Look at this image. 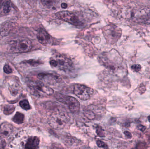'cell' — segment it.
<instances>
[{
  "label": "cell",
  "mask_w": 150,
  "mask_h": 149,
  "mask_svg": "<svg viewBox=\"0 0 150 149\" xmlns=\"http://www.w3.org/2000/svg\"><path fill=\"white\" fill-rule=\"evenodd\" d=\"M84 115L87 118L89 119L90 120H92L95 117L94 113L91 111H89V110L85 111L84 112Z\"/></svg>",
  "instance_id": "cell-21"
},
{
  "label": "cell",
  "mask_w": 150,
  "mask_h": 149,
  "mask_svg": "<svg viewBox=\"0 0 150 149\" xmlns=\"http://www.w3.org/2000/svg\"><path fill=\"white\" fill-rule=\"evenodd\" d=\"M30 87L34 95L39 97H47L54 94L52 88L41 81L31 82Z\"/></svg>",
  "instance_id": "cell-1"
},
{
  "label": "cell",
  "mask_w": 150,
  "mask_h": 149,
  "mask_svg": "<svg viewBox=\"0 0 150 149\" xmlns=\"http://www.w3.org/2000/svg\"><path fill=\"white\" fill-rule=\"evenodd\" d=\"M138 129L141 131L142 132H144L146 129V127L144 126H143V125H140L138 126Z\"/></svg>",
  "instance_id": "cell-27"
},
{
  "label": "cell",
  "mask_w": 150,
  "mask_h": 149,
  "mask_svg": "<svg viewBox=\"0 0 150 149\" xmlns=\"http://www.w3.org/2000/svg\"><path fill=\"white\" fill-rule=\"evenodd\" d=\"M69 117L62 113H55L49 118V123L52 128L56 129H63L69 122Z\"/></svg>",
  "instance_id": "cell-5"
},
{
  "label": "cell",
  "mask_w": 150,
  "mask_h": 149,
  "mask_svg": "<svg viewBox=\"0 0 150 149\" xmlns=\"http://www.w3.org/2000/svg\"><path fill=\"white\" fill-rule=\"evenodd\" d=\"M40 143V139L37 136H31L26 140L24 148L26 149H37Z\"/></svg>",
  "instance_id": "cell-12"
},
{
  "label": "cell",
  "mask_w": 150,
  "mask_h": 149,
  "mask_svg": "<svg viewBox=\"0 0 150 149\" xmlns=\"http://www.w3.org/2000/svg\"><path fill=\"white\" fill-rule=\"evenodd\" d=\"M50 64L53 68L63 71H68L72 68V63L69 59L61 55H58L52 58Z\"/></svg>",
  "instance_id": "cell-2"
},
{
  "label": "cell",
  "mask_w": 150,
  "mask_h": 149,
  "mask_svg": "<svg viewBox=\"0 0 150 149\" xmlns=\"http://www.w3.org/2000/svg\"><path fill=\"white\" fill-rule=\"evenodd\" d=\"M24 63L29 64L30 66H38L41 64V62L39 60H27L23 62Z\"/></svg>",
  "instance_id": "cell-19"
},
{
  "label": "cell",
  "mask_w": 150,
  "mask_h": 149,
  "mask_svg": "<svg viewBox=\"0 0 150 149\" xmlns=\"http://www.w3.org/2000/svg\"></svg>",
  "instance_id": "cell-31"
},
{
  "label": "cell",
  "mask_w": 150,
  "mask_h": 149,
  "mask_svg": "<svg viewBox=\"0 0 150 149\" xmlns=\"http://www.w3.org/2000/svg\"><path fill=\"white\" fill-rule=\"evenodd\" d=\"M148 121L150 122V115H149L148 117Z\"/></svg>",
  "instance_id": "cell-29"
},
{
  "label": "cell",
  "mask_w": 150,
  "mask_h": 149,
  "mask_svg": "<svg viewBox=\"0 0 150 149\" xmlns=\"http://www.w3.org/2000/svg\"><path fill=\"white\" fill-rule=\"evenodd\" d=\"M12 9V5L10 1L8 0L6 1L5 2L4 4L3 5V12L5 14H8L9 13Z\"/></svg>",
  "instance_id": "cell-17"
},
{
  "label": "cell",
  "mask_w": 150,
  "mask_h": 149,
  "mask_svg": "<svg viewBox=\"0 0 150 149\" xmlns=\"http://www.w3.org/2000/svg\"><path fill=\"white\" fill-rule=\"evenodd\" d=\"M38 78L45 83L50 85H54L58 83L61 80V78L58 75L52 73H42L38 74Z\"/></svg>",
  "instance_id": "cell-9"
},
{
  "label": "cell",
  "mask_w": 150,
  "mask_h": 149,
  "mask_svg": "<svg viewBox=\"0 0 150 149\" xmlns=\"http://www.w3.org/2000/svg\"><path fill=\"white\" fill-rule=\"evenodd\" d=\"M3 70H4V72H5V73L8 74H10L12 72V70L11 67L8 64H6L4 66Z\"/></svg>",
  "instance_id": "cell-22"
},
{
  "label": "cell",
  "mask_w": 150,
  "mask_h": 149,
  "mask_svg": "<svg viewBox=\"0 0 150 149\" xmlns=\"http://www.w3.org/2000/svg\"><path fill=\"white\" fill-rule=\"evenodd\" d=\"M61 6L62 9H66L68 7V5L66 3H62L61 4Z\"/></svg>",
  "instance_id": "cell-28"
},
{
  "label": "cell",
  "mask_w": 150,
  "mask_h": 149,
  "mask_svg": "<svg viewBox=\"0 0 150 149\" xmlns=\"http://www.w3.org/2000/svg\"><path fill=\"white\" fill-rule=\"evenodd\" d=\"M13 28V23L9 22H5L2 24L0 27V34L3 37L8 36L12 32Z\"/></svg>",
  "instance_id": "cell-11"
},
{
  "label": "cell",
  "mask_w": 150,
  "mask_h": 149,
  "mask_svg": "<svg viewBox=\"0 0 150 149\" xmlns=\"http://www.w3.org/2000/svg\"><path fill=\"white\" fill-rule=\"evenodd\" d=\"M24 118L25 116L23 114L19 112H17L12 119L15 123L20 124L24 122Z\"/></svg>",
  "instance_id": "cell-15"
},
{
  "label": "cell",
  "mask_w": 150,
  "mask_h": 149,
  "mask_svg": "<svg viewBox=\"0 0 150 149\" xmlns=\"http://www.w3.org/2000/svg\"><path fill=\"white\" fill-rule=\"evenodd\" d=\"M14 127L8 123H4L0 126V136L3 138H7L11 135Z\"/></svg>",
  "instance_id": "cell-10"
},
{
  "label": "cell",
  "mask_w": 150,
  "mask_h": 149,
  "mask_svg": "<svg viewBox=\"0 0 150 149\" xmlns=\"http://www.w3.org/2000/svg\"><path fill=\"white\" fill-rule=\"evenodd\" d=\"M10 50L14 53H24L30 51L32 48L31 42L27 39H20L10 43Z\"/></svg>",
  "instance_id": "cell-3"
},
{
  "label": "cell",
  "mask_w": 150,
  "mask_h": 149,
  "mask_svg": "<svg viewBox=\"0 0 150 149\" xmlns=\"http://www.w3.org/2000/svg\"><path fill=\"white\" fill-rule=\"evenodd\" d=\"M37 38L40 43L44 45H47L50 42L51 37L47 32L41 29L38 33Z\"/></svg>",
  "instance_id": "cell-13"
},
{
  "label": "cell",
  "mask_w": 150,
  "mask_h": 149,
  "mask_svg": "<svg viewBox=\"0 0 150 149\" xmlns=\"http://www.w3.org/2000/svg\"><path fill=\"white\" fill-rule=\"evenodd\" d=\"M2 0H0V7H1V4H2Z\"/></svg>",
  "instance_id": "cell-30"
},
{
  "label": "cell",
  "mask_w": 150,
  "mask_h": 149,
  "mask_svg": "<svg viewBox=\"0 0 150 149\" xmlns=\"http://www.w3.org/2000/svg\"><path fill=\"white\" fill-rule=\"evenodd\" d=\"M15 110V107L13 105H6L3 108V112L5 115H9L11 114Z\"/></svg>",
  "instance_id": "cell-16"
},
{
  "label": "cell",
  "mask_w": 150,
  "mask_h": 149,
  "mask_svg": "<svg viewBox=\"0 0 150 149\" xmlns=\"http://www.w3.org/2000/svg\"><path fill=\"white\" fill-rule=\"evenodd\" d=\"M43 5L49 7L52 6L56 2V0H41Z\"/></svg>",
  "instance_id": "cell-20"
},
{
  "label": "cell",
  "mask_w": 150,
  "mask_h": 149,
  "mask_svg": "<svg viewBox=\"0 0 150 149\" xmlns=\"http://www.w3.org/2000/svg\"><path fill=\"white\" fill-rule=\"evenodd\" d=\"M9 88L11 95L13 97H17L20 94V87L18 83H14L10 84Z\"/></svg>",
  "instance_id": "cell-14"
},
{
  "label": "cell",
  "mask_w": 150,
  "mask_h": 149,
  "mask_svg": "<svg viewBox=\"0 0 150 149\" xmlns=\"http://www.w3.org/2000/svg\"><path fill=\"white\" fill-rule=\"evenodd\" d=\"M97 133L101 137H103L104 136L103 130L100 127H98V128H97Z\"/></svg>",
  "instance_id": "cell-25"
},
{
  "label": "cell",
  "mask_w": 150,
  "mask_h": 149,
  "mask_svg": "<svg viewBox=\"0 0 150 149\" xmlns=\"http://www.w3.org/2000/svg\"><path fill=\"white\" fill-rule=\"evenodd\" d=\"M58 19L71 24L74 26H81L83 23L79 18L74 13L68 11L58 12L55 14Z\"/></svg>",
  "instance_id": "cell-8"
},
{
  "label": "cell",
  "mask_w": 150,
  "mask_h": 149,
  "mask_svg": "<svg viewBox=\"0 0 150 149\" xmlns=\"http://www.w3.org/2000/svg\"><path fill=\"white\" fill-rule=\"evenodd\" d=\"M104 35L110 43H115L121 36V30L115 25H109L103 29Z\"/></svg>",
  "instance_id": "cell-6"
},
{
  "label": "cell",
  "mask_w": 150,
  "mask_h": 149,
  "mask_svg": "<svg viewBox=\"0 0 150 149\" xmlns=\"http://www.w3.org/2000/svg\"><path fill=\"white\" fill-rule=\"evenodd\" d=\"M132 69L134 71L136 72H138L141 69V66L140 64H135L132 66Z\"/></svg>",
  "instance_id": "cell-24"
},
{
  "label": "cell",
  "mask_w": 150,
  "mask_h": 149,
  "mask_svg": "<svg viewBox=\"0 0 150 149\" xmlns=\"http://www.w3.org/2000/svg\"><path fill=\"white\" fill-rule=\"evenodd\" d=\"M124 134L125 136H127V137L129 138V139H131L132 138V135L131 134V133L127 131H125L124 132Z\"/></svg>",
  "instance_id": "cell-26"
},
{
  "label": "cell",
  "mask_w": 150,
  "mask_h": 149,
  "mask_svg": "<svg viewBox=\"0 0 150 149\" xmlns=\"http://www.w3.org/2000/svg\"><path fill=\"white\" fill-rule=\"evenodd\" d=\"M73 92L80 99L82 100H87L92 95L93 90L83 84H77L74 87Z\"/></svg>",
  "instance_id": "cell-7"
},
{
  "label": "cell",
  "mask_w": 150,
  "mask_h": 149,
  "mask_svg": "<svg viewBox=\"0 0 150 149\" xmlns=\"http://www.w3.org/2000/svg\"><path fill=\"white\" fill-rule=\"evenodd\" d=\"M55 96L58 101L66 104L69 107L71 112L73 113H77L79 111L80 104L77 99L74 97L64 95L58 93L55 94Z\"/></svg>",
  "instance_id": "cell-4"
},
{
  "label": "cell",
  "mask_w": 150,
  "mask_h": 149,
  "mask_svg": "<svg viewBox=\"0 0 150 149\" xmlns=\"http://www.w3.org/2000/svg\"><path fill=\"white\" fill-rule=\"evenodd\" d=\"M97 144L99 147L103 148H108L107 144L101 140L97 141Z\"/></svg>",
  "instance_id": "cell-23"
},
{
  "label": "cell",
  "mask_w": 150,
  "mask_h": 149,
  "mask_svg": "<svg viewBox=\"0 0 150 149\" xmlns=\"http://www.w3.org/2000/svg\"><path fill=\"white\" fill-rule=\"evenodd\" d=\"M19 105L22 107V108L26 110H28L31 108L29 101L27 100L21 101L19 102Z\"/></svg>",
  "instance_id": "cell-18"
}]
</instances>
